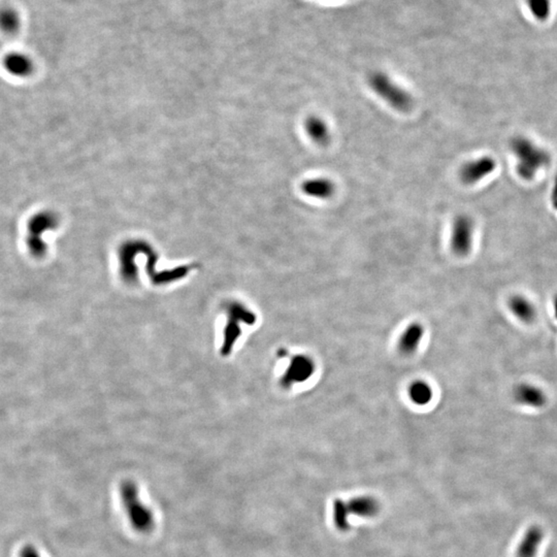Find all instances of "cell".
<instances>
[{
    "label": "cell",
    "instance_id": "cell-16",
    "mask_svg": "<svg viewBox=\"0 0 557 557\" xmlns=\"http://www.w3.org/2000/svg\"><path fill=\"white\" fill-rule=\"evenodd\" d=\"M19 26H20V19L14 10L6 8L0 10V28L4 32L12 34L18 30Z\"/></svg>",
    "mask_w": 557,
    "mask_h": 557
},
{
    "label": "cell",
    "instance_id": "cell-4",
    "mask_svg": "<svg viewBox=\"0 0 557 557\" xmlns=\"http://www.w3.org/2000/svg\"><path fill=\"white\" fill-rule=\"evenodd\" d=\"M57 225V218L49 211H41L31 216L26 224V246L31 255L43 256L45 244L43 236Z\"/></svg>",
    "mask_w": 557,
    "mask_h": 557
},
{
    "label": "cell",
    "instance_id": "cell-9",
    "mask_svg": "<svg viewBox=\"0 0 557 557\" xmlns=\"http://www.w3.org/2000/svg\"><path fill=\"white\" fill-rule=\"evenodd\" d=\"M496 168V162L489 157L479 158L465 164L460 170V178L465 184H474L485 178Z\"/></svg>",
    "mask_w": 557,
    "mask_h": 557
},
{
    "label": "cell",
    "instance_id": "cell-20",
    "mask_svg": "<svg viewBox=\"0 0 557 557\" xmlns=\"http://www.w3.org/2000/svg\"><path fill=\"white\" fill-rule=\"evenodd\" d=\"M554 314H556V318L557 320V295H556V297H554Z\"/></svg>",
    "mask_w": 557,
    "mask_h": 557
},
{
    "label": "cell",
    "instance_id": "cell-19",
    "mask_svg": "<svg viewBox=\"0 0 557 557\" xmlns=\"http://www.w3.org/2000/svg\"><path fill=\"white\" fill-rule=\"evenodd\" d=\"M552 203H554V207L557 210V174L556 179V183H554V191H552Z\"/></svg>",
    "mask_w": 557,
    "mask_h": 557
},
{
    "label": "cell",
    "instance_id": "cell-7",
    "mask_svg": "<svg viewBox=\"0 0 557 557\" xmlns=\"http://www.w3.org/2000/svg\"><path fill=\"white\" fill-rule=\"evenodd\" d=\"M512 396L516 404L525 408L541 409L548 402L545 390L529 382L517 384L513 389Z\"/></svg>",
    "mask_w": 557,
    "mask_h": 557
},
{
    "label": "cell",
    "instance_id": "cell-6",
    "mask_svg": "<svg viewBox=\"0 0 557 557\" xmlns=\"http://www.w3.org/2000/svg\"><path fill=\"white\" fill-rule=\"evenodd\" d=\"M315 371V363L305 355H296L291 359L286 372L281 379L283 387L289 388L307 381Z\"/></svg>",
    "mask_w": 557,
    "mask_h": 557
},
{
    "label": "cell",
    "instance_id": "cell-3",
    "mask_svg": "<svg viewBox=\"0 0 557 557\" xmlns=\"http://www.w3.org/2000/svg\"><path fill=\"white\" fill-rule=\"evenodd\" d=\"M513 150L518 157V172L525 180H531L538 170L548 164V154L536 147L529 139H517L513 141Z\"/></svg>",
    "mask_w": 557,
    "mask_h": 557
},
{
    "label": "cell",
    "instance_id": "cell-12",
    "mask_svg": "<svg viewBox=\"0 0 557 557\" xmlns=\"http://www.w3.org/2000/svg\"><path fill=\"white\" fill-rule=\"evenodd\" d=\"M301 190L307 196L318 199H326L332 196L336 190L332 181L326 178L309 179L301 184Z\"/></svg>",
    "mask_w": 557,
    "mask_h": 557
},
{
    "label": "cell",
    "instance_id": "cell-17",
    "mask_svg": "<svg viewBox=\"0 0 557 557\" xmlns=\"http://www.w3.org/2000/svg\"><path fill=\"white\" fill-rule=\"evenodd\" d=\"M527 6L531 14L541 22L547 20L551 14V0H527Z\"/></svg>",
    "mask_w": 557,
    "mask_h": 557
},
{
    "label": "cell",
    "instance_id": "cell-13",
    "mask_svg": "<svg viewBox=\"0 0 557 557\" xmlns=\"http://www.w3.org/2000/svg\"><path fill=\"white\" fill-rule=\"evenodd\" d=\"M423 327L418 323H413L407 327L398 340V350L405 355L413 354L417 350L422 336Z\"/></svg>",
    "mask_w": 557,
    "mask_h": 557
},
{
    "label": "cell",
    "instance_id": "cell-5",
    "mask_svg": "<svg viewBox=\"0 0 557 557\" xmlns=\"http://www.w3.org/2000/svg\"><path fill=\"white\" fill-rule=\"evenodd\" d=\"M473 243V223L467 216L460 215L455 219L451 236V249L457 256H467Z\"/></svg>",
    "mask_w": 557,
    "mask_h": 557
},
{
    "label": "cell",
    "instance_id": "cell-18",
    "mask_svg": "<svg viewBox=\"0 0 557 557\" xmlns=\"http://www.w3.org/2000/svg\"><path fill=\"white\" fill-rule=\"evenodd\" d=\"M20 557H41V556L32 546H26L21 551Z\"/></svg>",
    "mask_w": 557,
    "mask_h": 557
},
{
    "label": "cell",
    "instance_id": "cell-15",
    "mask_svg": "<svg viewBox=\"0 0 557 557\" xmlns=\"http://www.w3.org/2000/svg\"><path fill=\"white\" fill-rule=\"evenodd\" d=\"M409 396L414 404L418 406H424L432 401V390L425 382L416 381L409 388Z\"/></svg>",
    "mask_w": 557,
    "mask_h": 557
},
{
    "label": "cell",
    "instance_id": "cell-10",
    "mask_svg": "<svg viewBox=\"0 0 557 557\" xmlns=\"http://www.w3.org/2000/svg\"><path fill=\"white\" fill-rule=\"evenodd\" d=\"M544 537L545 533L541 527L533 525L529 527L517 548L516 557H536Z\"/></svg>",
    "mask_w": 557,
    "mask_h": 557
},
{
    "label": "cell",
    "instance_id": "cell-2",
    "mask_svg": "<svg viewBox=\"0 0 557 557\" xmlns=\"http://www.w3.org/2000/svg\"><path fill=\"white\" fill-rule=\"evenodd\" d=\"M369 84L372 90L394 109L407 112L412 108V97L384 72H375L369 74Z\"/></svg>",
    "mask_w": 557,
    "mask_h": 557
},
{
    "label": "cell",
    "instance_id": "cell-8",
    "mask_svg": "<svg viewBox=\"0 0 557 557\" xmlns=\"http://www.w3.org/2000/svg\"><path fill=\"white\" fill-rule=\"evenodd\" d=\"M508 307L515 319L525 324H531L538 317V310L531 299L523 294H514L508 301Z\"/></svg>",
    "mask_w": 557,
    "mask_h": 557
},
{
    "label": "cell",
    "instance_id": "cell-1",
    "mask_svg": "<svg viewBox=\"0 0 557 557\" xmlns=\"http://www.w3.org/2000/svg\"><path fill=\"white\" fill-rule=\"evenodd\" d=\"M122 505L130 525L141 533L151 531L155 525L153 512L141 502L138 486L132 481L124 482L120 488Z\"/></svg>",
    "mask_w": 557,
    "mask_h": 557
},
{
    "label": "cell",
    "instance_id": "cell-14",
    "mask_svg": "<svg viewBox=\"0 0 557 557\" xmlns=\"http://www.w3.org/2000/svg\"><path fill=\"white\" fill-rule=\"evenodd\" d=\"M305 130L309 138L317 145H327L330 139L327 124L318 116H310L305 119Z\"/></svg>",
    "mask_w": 557,
    "mask_h": 557
},
{
    "label": "cell",
    "instance_id": "cell-11",
    "mask_svg": "<svg viewBox=\"0 0 557 557\" xmlns=\"http://www.w3.org/2000/svg\"><path fill=\"white\" fill-rule=\"evenodd\" d=\"M4 68L16 78H27L33 72V63L28 56L22 53H10L4 59Z\"/></svg>",
    "mask_w": 557,
    "mask_h": 557
}]
</instances>
